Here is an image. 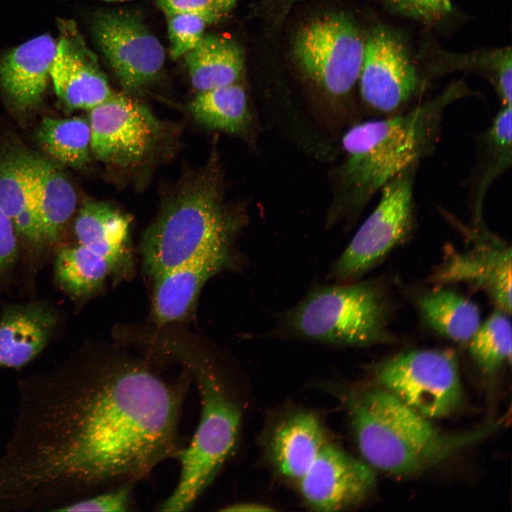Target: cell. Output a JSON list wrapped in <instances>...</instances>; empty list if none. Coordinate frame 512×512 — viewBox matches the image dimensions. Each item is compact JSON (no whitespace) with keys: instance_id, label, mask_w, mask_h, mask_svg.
Segmentation results:
<instances>
[{"instance_id":"cell-37","label":"cell","mask_w":512,"mask_h":512,"mask_svg":"<svg viewBox=\"0 0 512 512\" xmlns=\"http://www.w3.org/2000/svg\"><path fill=\"white\" fill-rule=\"evenodd\" d=\"M222 14L229 11L237 0H213Z\"/></svg>"},{"instance_id":"cell-14","label":"cell","mask_w":512,"mask_h":512,"mask_svg":"<svg viewBox=\"0 0 512 512\" xmlns=\"http://www.w3.org/2000/svg\"><path fill=\"white\" fill-rule=\"evenodd\" d=\"M297 481L309 507L335 511L363 501L374 486L375 476L368 464L328 442Z\"/></svg>"},{"instance_id":"cell-16","label":"cell","mask_w":512,"mask_h":512,"mask_svg":"<svg viewBox=\"0 0 512 512\" xmlns=\"http://www.w3.org/2000/svg\"><path fill=\"white\" fill-rule=\"evenodd\" d=\"M58 26L60 35L50 73L55 93L69 107L90 110L113 92L75 22L58 19Z\"/></svg>"},{"instance_id":"cell-6","label":"cell","mask_w":512,"mask_h":512,"mask_svg":"<svg viewBox=\"0 0 512 512\" xmlns=\"http://www.w3.org/2000/svg\"><path fill=\"white\" fill-rule=\"evenodd\" d=\"M186 368L198 388L201 416L191 442L176 456L180 476L160 506L163 511H183L193 506L232 454L242 422L240 404L228 393L208 358L195 356Z\"/></svg>"},{"instance_id":"cell-27","label":"cell","mask_w":512,"mask_h":512,"mask_svg":"<svg viewBox=\"0 0 512 512\" xmlns=\"http://www.w3.org/2000/svg\"><path fill=\"white\" fill-rule=\"evenodd\" d=\"M38 139L43 150L57 161L82 168L91 159L89 122L81 117L42 120Z\"/></svg>"},{"instance_id":"cell-32","label":"cell","mask_w":512,"mask_h":512,"mask_svg":"<svg viewBox=\"0 0 512 512\" xmlns=\"http://www.w3.org/2000/svg\"><path fill=\"white\" fill-rule=\"evenodd\" d=\"M388 9L400 16L425 24L437 23L452 9L450 0H380Z\"/></svg>"},{"instance_id":"cell-21","label":"cell","mask_w":512,"mask_h":512,"mask_svg":"<svg viewBox=\"0 0 512 512\" xmlns=\"http://www.w3.org/2000/svg\"><path fill=\"white\" fill-rule=\"evenodd\" d=\"M511 106H501L490 126L478 137L476 164L468 182L474 220L483 218L489 188L511 166Z\"/></svg>"},{"instance_id":"cell-20","label":"cell","mask_w":512,"mask_h":512,"mask_svg":"<svg viewBox=\"0 0 512 512\" xmlns=\"http://www.w3.org/2000/svg\"><path fill=\"white\" fill-rule=\"evenodd\" d=\"M328 442L319 417L311 412L300 411L276 427L270 442V455L282 476L298 481Z\"/></svg>"},{"instance_id":"cell-10","label":"cell","mask_w":512,"mask_h":512,"mask_svg":"<svg viewBox=\"0 0 512 512\" xmlns=\"http://www.w3.org/2000/svg\"><path fill=\"white\" fill-rule=\"evenodd\" d=\"M364 38L346 16L331 14L304 25L294 42V53L302 70L329 94H348L358 80Z\"/></svg>"},{"instance_id":"cell-13","label":"cell","mask_w":512,"mask_h":512,"mask_svg":"<svg viewBox=\"0 0 512 512\" xmlns=\"http://www.w3.org/2000/svg\"><path fill=\"white\" fill-rule=\"evenodd\" d=\"M474 245L449 251L433 280L440 284L466 282L484 290L499 310L511 312V250L490 233L483 219L474 220Z\"/></svg>"},{"instance_id":"cell-33","label":"cell","mask_w":512,"mask_h":512,"mask_svg":"<svg viewBox=\"0 0 512 512\" xmlns=\"http://www.w3.org/2000/svg\"><path fill=\"white\" fill-rule=\"evenodd\" d=\"M131 502L130 486L124 484L116 489L75 501L59 511L122 512L130 509Z\"/></svg>"},{"instance_id":"cell-11","label":"cell","mask_w":512,"mask_h":512,"mask_svg":"<svg viewBox=\"0 0 512 512\" xmlns=\"http://www.w3.org/2000/svg\"><path fill=\"white\" fill-rule=\"evenodd\" d=\"M92 31L99 48L129 94L142 92L156 80L164 64V49L137 13H97Z\"/></svg>"},{"instance_id":"cell-24","label":"cell","mask_w":512,"mask_h":512,"mask_svg":"<svg viewBox=\"0 0 512 512\" xmlns=\"http://www.w3.org/2000/svg\"><path fill=\"white\" fill-rule=\"evenodd\" d=\"M418 304L427 323L454 341H469L481 325L478 306L450 289L430 292L420 297Z\"/></svg>"},{"instance_id":"cell-38","label":"cell","mask_w":512,"mask_h":512,"mask_svg":"<svg viewBox=\"0 0 512 512\" xmlns=\"http://www.w3.org/2000/svg\"><path fill=\"white\" fill-rule=\"evenodd\" d=\"M102 1L114 2V1H126V0H102Z\"/></svg>"},{"instance_id":"cell-26","label":"cell","mask_w":512,"mask_h":512,"mask_svg":"<svg viewBox=\"0 0 512 512\" xmlns=\"http://www.w3.org/2000/svg\"><path fill=\"white\" fill-rule=\"evenodd\" d=\"M188 110L200 124L230 133L244 131L249 120L245 92L237 82L198 92Z\"/></svg>"},{"instance_id":"cell-29","label":"cell","mask_w":512,"mask_h":512,"mask_svg":"<svg viewBox=\"0 0 512 512\" xmlns=\"http://www.w3.org/2000/svg\"><path fill=\"white\" fill-rule=\"evenodd\" d=\"M508 315L498 309L469 340L470 354L484 373H494L507 361L511 362L512 329Z\"/></svg>"},{"instance_id":"cell-3","label":"cell","mask_w":512,"mask_h":512,"mask_svg":"<svg viewBox=\"0 0 512 512\" xmlns=\"http://www.w3.org/2000/svg\"><path fill=\"white\" fill-rule=\"evenodd\" d=\"M359 451L368 465L398 476L434 466L479 441L498 423L444 432L395 395L378 388L353 390L346 398Z\"/></svg>"},{"instance_id":"cell-8","label":"cell","mask_w":512,"mask_h":512,"mask_svg":"<svg viewBox=\"0 0 512 512\" xmlns=\"http://www.w3.org/2000/svg\"><path fill=\"white\" fill-rule=\"evenodd\" d=\"M373 371L385 390L427 417L449 415L462 404L458 364L449 351L404 352L376 364Z\"/></svg>"},{"instance_id":"cell-25","label":"cell","mask_w":512,"mask_h":512,"mask_svg":"<svg viewBox=\"0 0 512 512\" xmlns=\"http://www.w3.org/2000/svg\"><path fill=\"white\" fill-rule=\"evenodd\" d=\"M111 273V267L104 257L80 244L62 248L54 261L57 284L75 298L97 292Z\"/></svg>"},{"instance_id":"cell-5","label":"cell","mask_w":512,"mask_h":512,"mask_svg":"<svg viewBox=\"0 0 512 512\" xmlns=\"http://www.w3.org/2000/svg\"><path fill=\"white\" fill-rule=\"evenodd\" d=\"M265 335L338 346H364L391 338L381 289L358 280L315 285L294 306L279 313Z\"/></svg>"},{"instance_id":"cell-30","label":"cell","mask_w":512,"mask_h":512,"mask_svg":"<svg viewBox=\"0 0 512 512\" xmlns=\"http://www.w3.org/2000/svg\"><path fill=\"white\" fill-rule=\"evenodd\" d=\"M34 156L16 152L0 162V209L11 221L34 205L33 172Z\"/></svg>"},{"instance_id":"cell-9","label":"cell","mask_w":512,"mask_h":512,"mask_svg":"<svg viewBox=\"0 0 512 512\" xmlns=\"http://www.w3.org/2000/svg\"><path fill=\"white\" fill-rule=\"evenodd\" d=\"M90 148L98 160L119 170L148 162L165 139V127L130 95L113 92L90 110Z\"/></svg>"},{"instance_id":"cell-4","label":"cell","mask_w":512,"mask_h":512,"mask_svg":"<svg viewBox=\"0 0 512 512\" xmlns=\"http://www.w3.org/2000/svg\"><path fill=\"white\" fill-rule=\"evenodd\" d=\"M242 220L225 206L211 164L180 182L145 231L143 266L153 279L209 248L235 245Z\"/></svg>"},{"instance_id":"cell-18","label":"cell","mask_w":512,"mask_h":512,"mask_svg":"<svg viewBox=\"0 0 512 512\" xmlns=\"http://www.w3.org/2000/svg\"><path fill=\"white\" fill-rule=\"evenodd\" d=\"M57 41L37 36L0 58V85L11 102L24 110L41 100L50 78Z\"/></svg>"},{"instance_id":"cell-28","label":"cell","mask_w":512,"mask_h":512,"mask_svg":"<svg viewBox=\"0 0 512 512\" xmlns=\"http://www.w3.org/2000/svg\"><path fill=\"white\" fill-rule=\"evenodd\" d=\"M444 56L447 63L439 68V73L463 69L478 72L494 85L501 106H511L512 57L510 48L459 55L447 53Z\"/></svg>"},{"instance_id":"cell-19","label":"cell","mask_w":512,"mask_h":512,"mask_svg":"<svg viewBox=\"0 0 512 512\" xmlns=\"http://www.w3.org/2000/svg\"><path fill=\"white\" fill-rule=\"evenodd\" d=\"M131 218L114 206L89 200L75 220L78 244L104 257L112 274H124L132 267L130 243Z\"/></svg>"},{"instance_id":"cell-17","label":"cell","mask_w":512,"mask_h":512,"mask_svg":"<svg viewBox=\"0 0 512 512\" xmlns=\"http://www.w3.org/2000/svg\"><path fill=\"white\" fill-rule=\"evenodd\" d=\"M58 318L43 302L7 306L0 316V370L22 368L49 343Z\"/></svg>"},{"instance_id":"cell-12","label":"cell","mask_w":512,"mask_h":512,"mask_svg":"<svg viewBox=\"0 0 512 512\" xmlns=\"http://www.w3.org/2000/svg\"><path fill=\"white\" fill-rule=\"evenodd\" d=\"M363 100L373 110L390 115L415 94L420 85L417 68L402 38L383 25L366 38L359 75Z\"/></svg>"},{"instance_id":"cell-7","label":"cell","mask_w":512,"mask_h":512,"mask_svg":"<svg viewBox=\"0 0 512 512\" xmlns=\"http://www.w3.org/2000/svg\"><path fill=\"white\" fill-rule=\"evenodd\" d=\"M418 166L404 170L381 188L376 207L331 264L328 279L334 283L358 280L408 237L414 223Z\"/></svg>"},{"instance_id":"cell-15","label":"cell","mask_w":512,"mask_h":512,"mask_svg":"<svg viewBox=\"0 0 512 512\" xmlns=\"http://www.w3.org/2000/svg\"><path fill=\"white\" fill-rule=\"evenodd\" d=\"M237 246L220 245L201 252L154 279L151 314L158 324L182 321L193 310L206 283L242 264Z\"/></svg>"},{"instance_id":"cell-22","label":"cell","mask_w":512,"mask_h":512,"mask_svg":"<svg viewBox=\"0 0 512 512\" xmlns=\"http://www.w3.org/2000/svg\"><path fill=\"white\" fill-rule=\"evenodd\" d=\"M33 201L44 242H55L76 207L75 189L65 174L50 161L34 156Z\"/></svg>"},{"instance_id":"cell-31","label":"cell","mask_w":512,"mask_h":512,"mask_svg":"<svg viewBox=\"0 0 512 512\" xmlns=\"http://www.w3.org/2000/svg\"><path fill=\"white\" fill-rule=\"evenodd\" d=\"M169 38V53L173 60L185 55L199 43L209 18L201 14H178L166 16Z\"/></svg>"},{"instance_id":"cell-2","label":"cell","mask_w":512,"mask_h":512,"mask_svg":"<svg viewBox=\"0 0 512 512\" xmlns=\"http://www.w3.org/2000/svg\"><path fill=\"white\" fill-rule=\"evenodd\" d=\"M463 80L401 114L358 123L344 134L343 178L348 205L358 210L390 180L432 152L447 107L471 95Z\"/></svg>"},{"instance_id":"cell-36","label":"cell","mask_w":512,"mask_h":512,"mask_svg":"<svg viewBox=\"0 0 512 512\" xmlns=\"http://www.w3.org/2000/svg\"><path fill=\"white\" fill-rule=\"evenodd\" d=\"M223 511H272V508H269L267 506H264L258 503H238L232 506H229L225 508L222 509Z\"/></svg>"},{"instance_id":"cell-35","label":"cell","mask_w":512,"mask_h":512,"mask_svg":"<svg viewBox=\"0 0 512 512\" xmlns=\"http://www.w3.org/2000/svg\"><path fill=\"white\" fill-rule=\"evenodd\" d=\"M16 232L11 219L0 209V277L14 266L18 256Z\"/></svg>"},{"instance_id":"cell-1","label":"cell","mask_w":512,"mask_h":512,"mask_svg":"<svg viewBox=\"0 0 512 512\" xmlns=\"http://www.w3.org/2000/svg\"><path fill=\"white\" fill-rule=\"evenodd\" d=\"M188 383L135 358L112 356L18 381L11 432L0 452V503L59 511L108 484L142 479L176 457Z\"/></svg>"},{"instance_id":"cell-23","label":"cell","mask_w":512,"mask_h":512,"mask_svg":"<svg viewBox=\"0 0 512 512\" xmlns=\"http://www.w3.org/2000/svg\"><path fill=\"white\" fill-rule=\"evenodd\" d=\"M184 56L191 85L198 92L237 82L244 68L238 45L216 34H204Z\"/></svg>"},{"instance_id":"cell-34","label":"cell","mask_w":512,"mask_h":512,"mask_svg":"<svg viewBox=\"0 0 512 512\" xmlns=\"http://www.w3.org/2000/svg\"><path fill=\"white\" fill-rule=\"evenodd\" d=\"M156 3L166 16L178 14H201L213 23L223 16L213 0H156Z\"/></svg>"}]
</instances>
